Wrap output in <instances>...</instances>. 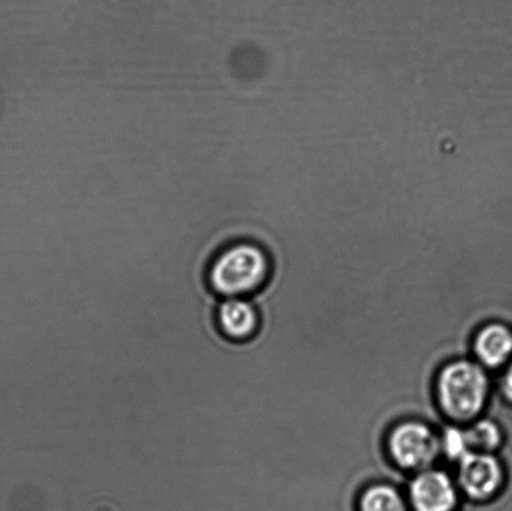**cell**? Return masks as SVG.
Returning a JSON list of instances; mask_svg holds the SVG:
<instances>
[{
    "instance_id": "4",
    "label": "cell",
    "mask_w": 512,
    "mask_h": 511,
    "mask_svg": "<svg viewBox=\"0 0 512 511\" xmlns=\"http://www.w3.org/2000/svg\"><path fill=\"white\" fill-rule=\"evenodd\" d=\"M459 487L475 502H489L506 482L503 463L493 453L470 452L459 462Z\"/></svg>"
},
{
    "instance_id": "5",
    "label": "cell",
    "mask_w": 512,
    "mask_h": 511,
    "mask_svg": "<svg viewBox=\"0 0 512 511\" xmlns=\"http://www.w3.org/2000/svg\"><path fill=\"white\" fill-rule=\"evenodd\" d=\"M409 498L414 511H454L459 493L448 473L424 469L410 483Z\"/></svg>"
},
{
    "instance_id": "7",
    "label": "cell",
    "mask_w": 512,
    "mask_h": 511,
    "mask_svg": "<svg viewBox=\"0 0 512 511\" xmlns=\"http://www.w3.org/2000/svg\"><path fill=\"white\" fill-rule=\"evenodd\" d=\"M474 352L485 368L505 367L512 359V330L503 323L485 325L476 334Z\"/></svg>"
},
{
    "instance_id": "1",
    "label": "cell",
    "mask_w": 512,
    "mask_h": 511,
    "mask_svg": "<svg viewBox=\"0 0 512 511\" xmlns=\"http://www.w3.org/2000/svg\"><path fill=\"white\" fill-rule=\"evenodd\" d=\"M270 260L259 244H229L215 255L208 269V282L223 298H244L258 292L268 279Z\"/></svg>"
},
{
    "instance_id": "6",
    "label": "cell",
    "mask_w": 512,
    "mask_h": 511,
    "mask_svg": "<svg viewBox=\"0 0 512 511\" xmlns=\"http://www.w3.org/2000/svg\"><path fill=\"white\" fill-rule=\"evenodd\" d=\"M220 333L232 342H247L259 328V314L245 298H224L217 310Z\"/></svg>"
},
{
    "instance_id": "9",
    "label": "cell",
    "mask_w": 512,
    "mask_h": 511,
    "mask_svg": "<svg viewBox=\"0 0 512 511\" xmlns=\"http://www.w3.org/2000/svg\"><path fill=\"white\" fill-rule=\"evenodd\" d=\"M471 452L493 453L503 444V430L491 419H480L465 429Z\"/></svg>"
},
{
    "instance_id": "3",
    "label": "cell",
    "mask_w": 512,
    "mask_h": 511,
    "mask_svg": "<svg viewBox=\"0 0 512 511\" xmlns=\"http://www.w3.org/2000/svg\"><path fill=\"white\" fill-rule=\"evenodd\" d=\"M388 449L393 462L405 470L428 469L441 453L440 438L418 420H406L391 430Z\"/></svg>"
},
{
    "instance_id": "10",
    "label": "cell",
    "mask_w": 512,
    "mask_h": 511,
    "mask_svg": "<svg viewBox=\"0 0 512 511\" xmlns=\"http://www.w3.org/2000/svg\"><path fill=\"white\" fill-rule=\"evenodd\" d=\"M441 452L454 462H460L466 454L471 452L465 429L449 427L445 429L443 437L440 438Z\"/></svg>"
},
{
    "instance_id": "2",
    "label": "cell",
    "mask_w": 512,
    "mask_h": 511,
    "mask_svg": "<svg viewBox=\"0 0 512 511\" xmlns=\"http://www.w3.org/2000/svg\"><path fill=\"white\" fill-rule=\"evenodd\" d=\"M490 380L480 363L455 360L445 365L436 382L441 410L458 422L473 420L488 403Z\"/></svg>"
},
{
    "instance_id": "8",
    "label": "cell",
    "mask_w": 512,
    "mask_h": 511,
    "mask_svg": "<svg viewBox=\"0 0 512 511\" xmlns=\"http://www.w3.org/2000/svg\"><path fill=\"white\" fill-rule=\"evenodd\" d=\"M360 511H408L401 494L389 484L371 485L360 497Z\"/></svg>"
},
{
    "instance_id": "11",
    "label": "cell",
    "mask_w": 512,
    "mask_h": 511,
    "mask_svg": "<svg viewBox=\"0 0 512 511\" xmlns=\"http://www.w3.org/2000/svg\"><path fill=\"white\" fill-rule=\"evenodd\" d=\"M501 393L512 404V359L506 364L505 373L503 378H501Z\"/></svg>"
}]
</instances>
